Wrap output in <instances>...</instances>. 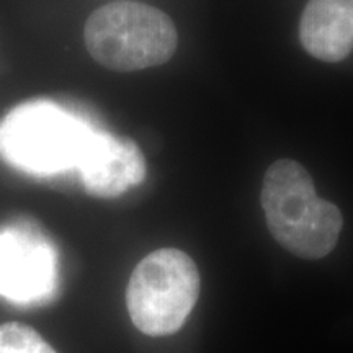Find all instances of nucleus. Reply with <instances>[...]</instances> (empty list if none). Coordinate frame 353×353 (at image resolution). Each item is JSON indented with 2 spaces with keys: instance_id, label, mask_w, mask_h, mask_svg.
Returning a JSON list of instances; mask_svg holds the SVG:
<instances>
[{
  "instance_id": "nucleus-1",
  "label": "nucleus",
  "mask_w": 353,
  "mask_h": 353,
  "mask_svg": "<svg viewBox=\"0 0 353 353\" xmlns=\"http://www.w3.org/2000/svg\"><path fill=\"white\" fill-rule=\"evenodd\" d=\"M262 208L268 231L296 257L316 260L329 255L341 236V210L317 196L304 165L291 159L273 162L265 172Z\"/></svg>"
},
{
  "instance_id": "nucleus-2",
  "label": "nucleus",
  "mask_w": 353,
  "mask_h": 353,
  "mask_svg": "<svg viewBox=\"0 0 353 353\" xmlns=\"http://www.w3.org/2000/svg\"><path fill=\"white\" fill-rule=\"evenodd\" d=\"M90 56L114 72H136L165 64L179 34L165 12L148 3L120 0L92 13L83 28Z\"/></svg>"
},
{
  "instance_id": "nucleus-3",
  "label": "nucleus",
  "mask_w": 353,
  "mask_h": 353,
  "mask_svg": "<svg viewBox=\"0 0 353 353\" xmlns=\"http://www.w3.org/2000/svg\"><path fill=\"white\" fill-rule=\"evenodd\" d=\"M92 132L52 101H25L0 121V156L28 174H57L79 165Z\"/></svg>"
},
{
  "instance_id": "nucleus-4",
  "label": "nucleus",
  "mask_w": 353,
  "mask_h": 353,
  "mask_svg": "<svg viewBox=\"0 0 353 353\" xmlns=\"http://www.w3.org/2000/svg\"><path fill=\"white\" fill-rule=\"evenodd\" d=\"M200 272L188 254L159 249L131 273L126 306L132 324L151 337L175 334L200 296Z\"/></svg>"
},
{
  "instance_id": "nucleus-5",
  "label": "nucleus",
  "mask_w": 353,
  "mask_h": 353,
  "mask_svg": "<svg viewBox=\"0 0 353 353\" xmlns=\"http://www.w3.org/2000/svg\"><path fill=\"white\" fill-rule=\"evenodd\" d=\"M56 288V250L30 226L0 231V296L17 304H39Z\"/></svg>"
},
{
  "instance_id": "nucleus-6",
  "label": "nucleus",
  "mask_w": 353,
  "mask_h": 353,
  "mask_svg": "<svg viewBox=\"0 0 353 353\" xmlns=\"http://www.w3.org/2000/svg\"><path fill=\"white\" fill-rule=\"evenodd\" d=\"M83 188L95 198H117L145 179V159L139 145L110 132H92L81 162Z\"/></svg>"
},
{
  "instance_id": "nucleus-7",
  "label": "nucleus",
  "mask_w": 353,
  "mask_h": 353,
  "mask_svg": "<svg viewBox=\"0 0 353 353\" xmlns=\"http://www.w3.org/2000/svg\"><path fill=\"white\" fill-rule=\"evenodd\" d=\"M304 51L324 63H339L353 50V0H309L299 21Z\"/></svg>"
},
{
  "instance_id": "nucleus-8",
  "label": "nucleus",
  "mask_w": 353,
  "mask_h": 353,
  "mask_svg": "<svg viewBox=\"0 0 353 353\" xmlns=\"http://www.w3.org/2000/svg\"><path fill=\"white\" fill-rule=\"evenodd\" d=\"M0 353H56L37 330L20 322L0 325Z\"/></svg>"
}]
</instances>
